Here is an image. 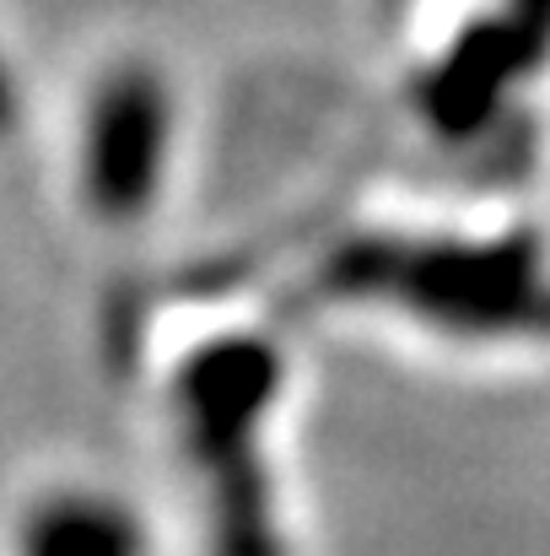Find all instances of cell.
<instances>
[{
    "label": "cell",
    "instance_id": "obj_1",
    "mask_svg": "<svg viewBox=\"0 0 550 556\" xmlns=\"http://www.w3.org/2000/svg\"><path fill=\"white\" fill-rule=\"evenodd\" d=\"M335 287L357 298H399L421 319L464 336H508L550 325V287L540 281V260L529 243H357L351 254H341Z\"/></svg>",
    "mask_w": 550,
    "mask_h": 556
},
{
    "label": "cell",
    "instance_id": "obj_2",
    "mask_svg": "<svg viewBox=\"0 0 550 556\" xmlns=\"http://www.w3.org/2000/svg\"><path fill=\"white\" fill-rule=\"evenodd\" d=\"M281 363L259 341H227L194 357L183 368V432H194V448L205 454V470L216 481V525L221 556H281L270 519H265V481L248 459L254 421L265 400L276 394Z\"/></svg>",
    "mask_w": 550,
    "mask_h": 556
},
{
    "label": "cell",
    "instance_id": "obj_3",
    "mask_svg": "<svg viewBox=\"0 0 550 556\" xmlns=\"http://www.w3.org/2000/svg\"><path fill=\"white\" fill-rule=\"evenodd\" d=\"M550 54V0H508L497 16L475 22L453 54L426 76V114L437 130L448 136H464L475 130L497 103L502 92L535 71Z\"/></svg>",
    "mask_w": 550,
    "mask_h": 556
},
{
    "label": "cell",
    "instance_id": "obj_4",
    "mask_svg": "<svg viewBox=\"0 0 550 556\" xmlns=\"http://www.w3.org/2000/svg\"><path fill=\"white\" fill-rule=\"evenodd\" d=\"M168 147V92L152 71H119L98 103L87 130V194L103 216L146 211Z\"/></svg>",
    "mask_w": 550,
    "mask_h": 556
},
{
    "label": "cell",
    "instance_id": "obj_5",
    "mask_svg": "<svg viewBox=\"0 0 550 556\" xmlns=\"http://www.w3.org/2000/svg\"><path fill=\"white\" fill-rule=\"evenodd\" d=\"M27 556H141V530L119 503L103 497H54L33 514Z\"/></svg>",
    "mask_w": 550,
    "mask_h": 556
},
{
    "label": "cell",
    "instance_id": "obj_6",
    "mask_svg": "<svg viewBox=\"0 0 550 556\" xmlns=\"http://www.w3.org/2000/svg\"><path fill=\"white\" fill-rule=\"evenodd\" d=\"M11 125V92H5V76H0V130Z\"/></svg>",
    "mask_w": 550,
    "mask_h": 556
}]
</instances>
